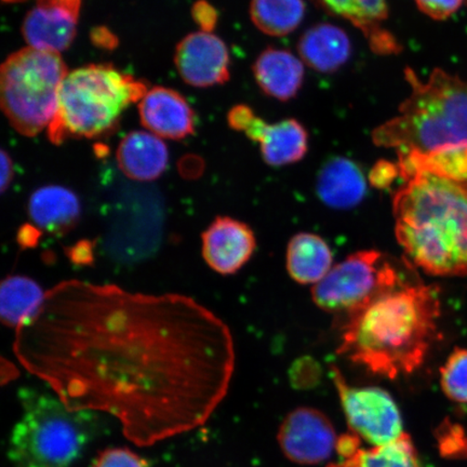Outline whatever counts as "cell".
Returning a JSON list of instances; mask_svg holds the SVG:
<instances>
[{
	"mask_svg": "<svg viewBox=\"0 0 467 467\" xmlns=\"http://www.w3.org/2000/svg\"><path fill=\"white\" fill-rule=\"evenodd\" d=\"M14 353L74 411L150 447L206 423L229 392V327L192 297L63 280L16 329Z\"/></svg>",
	"mask_w": 467,
	"mask_h": 467,
	"instance_id": "cell-1",
	"label": "cell"
},
{
	"mask_svg": "<svg viewBox=\"0 0 467 467\" xmlns=\"http://www.w3.org/2000/svg\"><path fill=\"white\" fill-rule=\"evenodd\" d=\"M441 312L436 288L405 280L347 318L337 352L373 375H411L438 338Z\"/></svg>",
	"mask_w": 467,
	"mask_h": 467,
	"instance_id": "cell-2",
	"label": "cell"
},
{
	"mask_svg": "<svg viewBox=\"0 0 467 467\" xmlns=\"http://www.w3.org/2000/svg\"><path fill=\"white\" fill-rule=\"evenodd\" d=\"M393 198L397 241L408 262L434 276H467V194L454 181L419 171Z\"/></svg>",
	"mask_w": 467,
	"mask_h": 467,
	"instance_id": "cell-3",
	"label": "cell"
},
{
	"mask_svg": "<svg viewBox=\"0 0 467 467\" xmlns=\"http://www.w3.org/2000/svg\"><path fill=\"white\" fill-rule=\"evenodd\" d=\"M410 96L372 132L373 143L420 156L467 149V81L437 68L422 81L406 68Z\"/></svg>",
	"mask_w": 467,
	"mask_h": 467,
	"instance_id": "cell-4",
	"label": "cell"
},
{
	"mask_svg": "<svg viewBox=\"0 0 467 467\" xmlns=\"http://www.w3.org/2000/svg\"><path fill=\"white\" fill-rule=\"evenodd\" d=\"M17 397L22 416L8 447L15 467H69L100 431L101 414L71 410L54 393L22 388Z\"/></svg>",
	"mask_w": 467,
	"mask_h": 467,
	"instance_id": "cell-5",
	"label": "cell"
},
{
	"mask_svg": "<svg viewBox=\"0 0 467 467\" xmlns=\"http://www.w3.org/2000/svg\"><path fill=\"white\" fill-rule=\"evenodd\" d=\"M148 91L142 81L112 66L75 69L63 80L49 138L58 144L68 137L101 136L113 130L122 112L141 101Z\"/></svg>",
	"mask_w": 467,
	"mask_h": 467,
	"instance_id": "cell-6",
	"label": "cell"
},
{
	"mask_svg": "<svg viewBox=\"0 0 467 467\" xmlns=\"http://www.w3.org/2000/svg\"><path fill=\"white\" fill-rule=\"evenodd\" d=\"M67 75L66 64L55 52L27 47L5 60L0 75L2 108L17 132L34 137L49 128Z\"/></svg>",
	"mask_w": 467,
	"mask_h": 467,
	"instance_id": "cell-7",
	"label": "cell"
},
{
	"mask_svg": "<svg viewBox=\"0 0 467 467\" xmlns=\"http://www.w3.org/2000/svg\"><path fill=\"white\" fill-rule=\"evenodd\" d=\"M404 282L399 268L383 254L377 250L358 251L332 266L326 277L314 285L312 297L323 311L348 318Z\"/></svg>",
	"mask_w": 467,
	"mask_h": 467,
	"instance_id": "cell-8",
	"label": "cell"
},
{
	"mask_svg": "<svg viewBox=\"0 0 467 467\" xmlns=\"http://www.w3.org/2000/svg\"><path fill=\"white\" fill-rule=\"evenodd\" d=\"M338 397L352 433L373 447L387 445L404 434L401 414L387 390L349 385L337 367H331Z\"/></svg>",
	"mask_w": 467,
	"mask_h": 467,
	"instance_id": "cell-9",
	"label": "cell"
},
{
	"mask_svg": "<svg viewBox=\"0 0 467 467\" xmlns=\"http://www.w3.org/2000/svg\"><path fill=\"white\" fill-rule=\"evenodd\" d=\"M229 124L233 130L246 132L248 138L259 143L263 160L267 165H291L306 154L308 134L296 119L267 124L246 105H237L229 114Z\"/></svg>",
	"mask_w": 467,
	"mask_h": 467,
	"instance_id": "cell-10",
	"label": "cell"
},
{
	"mask_svg": "<svg viewBox=\"0 0 467 467\" xmlns=\"http://www.w3.org/2000/svg\"><path fill=\"white\" fill-rule=\"evenodd\" d=\"M277 438L285 457L302 465L325 462L337 441L330 420L317 409L308 407L292 410L280 425Z\"/></svg>",
	"mask_w": 467,
	"mask_h": 467,
	"instance_id": "cell-11",
	"label": "cell"
},
{
	"mask_svg": "<svg viewBox=\"0 0 467 467\" xmlns=\"http://www.w3.org/2000/svg\"><path fill=\"white\" fill-rule=\"evenodd\" d=\"M175 67L192 87L224 84L230 78V55L223 40L213 33L190 34L177 47Z\"/></svg>",
	"mask_w": 467,
	"mask_h": 467,
	"instance_id": "cell-12",
	"label": "cell"
},
{
	"mask_svg": "<svg viewBox=\"0 0 467 467\" xmlns=\"http://www.w3.org/2000/svg\"><path fill=\"white\" fill-rule=\"evenodd\" d=\"M79 8L80 0L38 3L23 22V36L28 47L58 55L67 50L75 38Z\"/></svg>",
	"mask_w": 467,
	"mask_h": 467,
	"instance_id": "cell-13",
	"label": "cell"
},
{
	"mask_svg": "<svg viewBox=\"0 0 467 467\" xmlns=\"http://www.w3.org/2000/svg\"><path fill=\"white\" fill-rule=\"evenodd\" d=\"M202 258L213 271L233 275L253 256L256 241L254 231L244 222L217 217L202 234Z\"/></svg>",
	"mask_w": 467,
	"mask_h": 467,
	"instance_id": "cell-14",
	"label": "cell"
},
{
	"mask_svg": "<svg viewBox=\"0 0 467 467\" xmlns=\"http://www.w3.org/2000/svg\"><path fill=\"white\" fill-rule=\"evenodd\" d=\"M142 125L155 136L181 140L195 130V116L177 91L156 87L146 92L139 104Z\"/></svg>",
	"mask_w": 467,
	"mask_h": 467,
	"instance_id": "cell-15",
	"label": "cell"
},
{
	"mask_svg": "<svg viewBox=\"0 0 467 467\" xmlns=\"http://www.w3.org/2000/svg\"><path fill=\"white\" fill-rule=\"evenodd\" d=\"M320 8L352 23L364 33L377 54H399L400 48L392 34L383 27L389 16L388 0H314Z\"/></svg>",
	"mask_w": 467,
	"mask_h": 467,
	"instance_id": "cell-16",
	"label": "cell"
},
{
	"mask_svg": "<svg viewBox=\"0 0 467 467\" xmlns=\"http://www.w3.org/2000/svg\"><path fill=\"white\" fill-rule=\"evenodd\" d=\"M27 213L39 230L63 236L78 224L81 204L72 190L61 185H46L29 197Z\"/></svg>",
	"mask_w": 467,
	"mask_h": 467,
	"instance_id": "cell-17",
	"label": "cell"
},
{
	"mask_svg": "<svg viewBox=\"0 0 467 467\" xmlns=\"http://www.w3.org/2000/svg\"><path fill=\"white\" fill-rule=\"evenodd\" d=\"M117 161L128 178L138 182H150L166 171L168 149L161 138L154 133L133 131L120 142Z\"/></svg>",
	"mask_w": 467,
	"mask_h": 467,
	"instance_id": "cell-18",
	"label": "cell"
},
{
	"mask_svg": "<svg viewBox=\"0 0 467 467\" xmlns=\"http://www.w3.org/2000/svg\"><path fill=\"white\" fill-rule=\"evenodd\" d=\"M254 74L265 95L288 101L295 98L305 80V64L288 50L268 48L256 58Z\"/></svg>",
	"mask_w": 467,
	"mask_h": 467,
	"instance_id": "cell-19",
	"label": "cell"
},
{
	"mask_svg": "<svg viewBox=\"0 0 467 467\" xmlns=\"http://www.w3.org/2000/svg\"><path fill=\"white\" fill-rule=\"evenodd\" d=\"M317 194L327 206L349 209L364 200L367 182L356 163L344 157H336L321 168L317 184Z\"/></svg>",
	"mask_w": 467,
	"mask_h": 467,
	"instance_id": "cell-20",
	"label": "cell"
},
{
	"mask_svg": "<svg viewBox=\"0 0 467 467\" xmlns=\"http://www.w3.org/2000/svg\"><path fill=\"white\" fill-rule=\"evenodd\" d=\"M297 48L303 62L320 73L337 71L352 54L348 34L328 23L307 29Z\"/></svg>",
	"mask_w": 467,
	"mask_h": 467,
	"instance_id": "cell-21",
	"label": "cell"
},
{
	"mask_svg": "<svg viewBox=\"0 0 467 467\" xmlns=\"http://www.w3.org/2000/svg\"><path fill=\"white\" fill-rule=\"evenodd\" d=\"M332 251L324 238L299 233L290 239L285 265L292 279L301 285H317L332 268Z\"/></svg>",
	"mask_w": 467,
	"mask_h": 467,
	"instance_id": "cell-22",
	"label": "cell"
},
{
	"mask_svg": "<svg viewBox=\"0 0 467 467\" xmlns=\"http://www.w3.org/2000/svg\"><path fill=\"white\" fill-rule=\"evenodd\" d=\"M46 292L31 277L11 275L0 285V318L5 326L16 329L37 311Z\"/></svg>",
	"mask_w": 467,
	"mask_h": 467,
	"instance_id": "cell-23",
	"label": "cell"
},
{
	"mask_svg": "<svg viewBox=\"0 0 467 467\" xmlns=\"http://www.w3.org/2000/svg\"><path fill=\"white\" fill-rule=\"evenodd\" d=\"M305 15L303 0H251V20L270 36H287L300 26Z\"/></svg>",
	"mask_w": 467,
	"mask_h": 467,
	"instance_id": "cell-24",
	"label": "cell"
},
{
	"mask_svg": "<svg viewBox=\"0 0 467 467\" xmlns=\"http://www.w3.org/2000/svg\"><path fill=\"white\" fill-rule=\"evenodd\" d=\"M328 467H423L411 437L402 434L387 445L360 449L353 457Z\"/></svg>",
	"mask_w": 467,
	"mask_h": 467,
	"instance_id": "cell-25",
	"label": "cell"
},
{
	"mask_svg": "<svg viewBox=\"0 0 467 467\" xmlns=\"http://www.w3.org/2000/svg\"><path fill=\"white\" fill-rule=\"evenodd\" d=\"M442 392L455 402L467 404V349L455 348L441 369Z\"/></svg>",
	"mask_w": 467,
	"mask_h": 467,
	"instance_id": "cell-26",
	"label": "cell"
},
{
	"mask_svg": "<svg viewBox=\"0 0 467 467\" xmlns=\"http://www.w3.org/2000/svg\"><path fill=\"white\" fill-rule=\"evenodd\" d=\"M92 467H148V462L128 448H109L98 454Z\"/></svg>",
	"mask_w": 467,
	"mask_h": 467,
	"instance_id": "cell-27",
	"label": "cell"
},
{
	"mask_svg": "<svg viewBox=\"0 0 467 467\" xmlns=\"http://www.w3.org/2000/svg\"><path fill=\"white\" fill-rule=\"evenodd\" d=\"M464 0H416L418 8L434 20L442 21L457 13Z\"/></svg>",
	"mask_w": 467,
	"mask_h": 467,
	"instance_id": "cell-28",
	"label": "cell"
},
{
	"mask_svg": "<svg viewBox=\"0 0 467 467\" xmlns=\"http://www.w3.org/2000/svg\"><path fill=\"white\" fill-rule=\"evenodd\" d=\"M399 177H400L399 165L387 161H381L372 168L369 180L375 188L384 190L389 188Z\"/></svg>",
	"mask_w": 467,
	"mask_h": 467,
	"instance_id": "cell-29",
	"label": "cell"
},
{
	"mask_svg": "<svg viewBox=\"0 0 467 467\" xmlns=\"http://www.w3.org/2000/svg\"><path fill=\"white\" fill-rule=\"evenodd\" d=\"M96 243L83 239L74 246L66 248L67 258L78 266H91L95 262Z\"/></svg>",
	"mask_w": 467,
	"mask_h": 467,
	"instance_id": "cell-30",
	"label": "cell"
},
{
	"mask_svg": "<svg viewBox=\"0 0 467 467\" xmlns=\"http://www.w3.org/2000/svg\"><path fill=\"white\" fill-rule=\"evenodd\" d=\"M192 16L197 25L202 27V32L212 33L214 26H217V10L204 0H200L192 5Z\"/></svg>",
	"mask_w": 467,
	"mask_h": 467,
	"instance_id": "cell-31",
	"label": "cell"
},
{
	"mask_svg": "<svg viewBox=\"0 0 467 467\" xmlns=\"http://www.w3.org/2000/svg\"><path fill=\"white\" fill-rule=\"evenodd\" d=\"M42 235L43 231L39 230L36 225L25 224L17 232V243L22 248H34L37 246Z\"/></svg>",
	"mask_w": 467,
	"mask_h": 467,
	"instance_id": "cell-32",
	"label": "cell"
},
{
	"mask_svg": "<svg viewBox=\"0 0 467 467\" xmlns=\"http://www.w3.org/2000/svg\"><path fill=\"white\" fill-rule=\"evenodd\" d=\"M360 438L352 433L342 435L337 438V451L344 459L353 457L354 454L360 451Z\"/></svg>",
	"mask_w": 467,
	"mask_h": 467,
	"instance_id": "cell-33",
	"label": "cell"
},
{
	"mask_svg": "<svg viewBox=\"0 0 467 467\" xmlns=\"http://www.w3.org/2000/svg\"><path fill=\"white\" fill-rule=\"evenodd\" d=\"M93 44L101 47L103 49H113L119 44L113 33H110L107 27H97L91 33Z\"/></svg>",
	"mask_w": 467,
	"mask_h": 467,
	"instance_id": "cell-34",
	"label": "cell"
},
{
	"mask_svg": "<svg viewBox=\"0 0 467 467\" xmlns=\"http://www.w3.org/2000/svg\"><path fill=\"white\" fill-rule=\"evenodd\" d=\"M15 175L14 162L10 155L5 150H2V179H0V190L2 192H7Z\"/></svg>",
	"mask_w": 467,
	"mask_h": 467,
	"instance_id": "cell-35",
	"label": "cell"
},
{
	"mask_svg": "<svg viewBox=\"0 0 467 467\" xmlns=\"http://www.w3.org/2000/svg\"><path fill=\"white\" fill-rule=\"evenodd\" d=\"M457 183H459L461 188H462L465 191L466 194H467V180L464 181V182H457Z\"/></svg>",
	"mask_w": 467,
	"mask_h": 467,
	"instance_id": "cell-36",
	"label": "cell"
},
{
	"mask_svg": "<svg viewBox=\"0 0 467 467\" xmlns=\"http://www.w3.org/2000/svg\"><path fill=\"white\" fill-rule=\"evenodd\" d=\"M466 2H467V0H466Z\"/></svg>",
	"mask_w": 467,
	"mask_h": 467,
	"instance_id": "cell-37",
	"label": "cell"
}]
</instances>
